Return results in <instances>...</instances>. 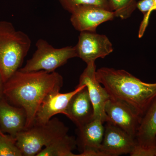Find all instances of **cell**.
Segmentation results:
<instances>
[{"instance_id":"obj_23","label":"cell","mask_w":156,"mask_h":156,"mask_svg":"<svg viewBox=\"0 0 156 156\" xmlns=\"http://www.w3.org/2000/svg\"><path fill=\"white\" fill-rule=\"evenodd\" d=\"M2 133H3V132H2V131H1V129H0V134H2Z\"/></svg>"},{"instance_id":"obj_15","label":"cell","mask_w":156,"mask_h":156,"mask_svg":"<svg viewBox=\"0 0 156 156\" xmlns=\"http://www.w3.org/2000/svg\"><path fill=\"white\" fill-rule=\"evenodd\" d=\"M65 115L73 122L77 128L93 119L94 108L86 86L71 98Z\"/></svg>"},{"instance_id":"obj_3","label":"cell","mask_w":156,"mask_h":156,"mask_svg":"<svg viewBox=\"0 0 156 156\" xmlns=\"http://www.w3.org/2000/svg\"><path fill=\"white\" fill-rule=\"evenodd\" d=\"M31 45L26 34L11 22L0 21V72L5 83L20 68Z\"/></svg>"},{"instance_id":"obj_22","label":"cell","mask_w":156,"mask_h":156,"mask_svg":"<svg viewBox=\"0 0 156 156\" xmlns=\"http://www.w3.org/2000/svg\"><path fill=\"white\" fill-rule=\"evenodd\" d=\"M154 6L153 8V11H156V0H154Z\"/></svg>"},{"instance_id":"obj_21","label":"cell","mask_w":156,"mask_h":156,"mask_svg":"<svg viewBox=\"0 0 156 156\" xmlns=\"http://www.w3.org/2000/svg\"><path fill=\"white\" fill-rule=\"evenodd\" d=\"M4 85H5V82L2 76V75L1 72H0V99L4 96Z\"/></svg>"},{"instance_id":"obj_9","label":"cell","mask_w":156,"mask_h":156,"mask_svg":"<svg viewBox=\"0 0 156 156\" xmlns=\"http://www.w3.org/2000/svg\"><path fill=\"white\" fill-rule=\"evenodd\" d=\"M96 71L95 62L87 64V67L80 76L78 86L85 85L87 87L94 108L93 119H98L104 123L108 121L105 106L110 97L96 79Z\"/></svg>"},{"instance_id":"obj_18","label":"cell","mask_w":156,"mask_h":156,"mask_svg":"<svg viewBox=\"0 0 156 156\" xmlns=\"http://www.w3.org/2000/svg\"><path fill=\"white\" fill-rule=\"evenodd\" d=\"M0 156H23L15 137L9 134H0Z\"/></svg>"},{"instance_id":"obj_7","label":"cell","mask_w":156,"mask_h":156,"mask_svg":"<svg viewBox=\"0 0 156 156\" xmlns=\"http://www.w3.org/2000/svg\"><path fill=\"white\" fill-rule=\"evenodd\" d=\"M77 57L87 64L104 58L113 51L112 44L105 35L90 31L80 32L77 44L74 46Z\"/></svg>"},{"instance_id":"obj_8","label":"cell","mask_w":156,"mask_h":156,"mask_svg":"<svg viewBox=\"0 0 156 156\" xmlns=\"http://www.w3.org/2000/svg\"><path fill=\"white\" fill-rule=\"evenodd\" d=\"M70 13L71 23L74 28L80 32H96L98 26L112 20L115 17L112 11L93 5L77 6Z\"/></svg>"},{"instance_id":"obj_19","label":"cell","mask_w":156,"mask_h":156,"mask_svg":"<svg viewBox=\"0 0 156 156\" xmlns=\"http://www.w3.org/2000/svg\"><path fill=\"white\" fill-rule=\"evenodd\" d=\"M62 8L70 13L75 7L82 5H93L112 11L108 0H57ZM113 12V11H112Z\"/></svg>"},{"instance_id":"obj_13","label":"cell","mask_w":156,"mask_h":156,"mask_svg":"<svg viewBox=\"0 0 156 156\" xmlns=\"http://www.w3.org/2000/svg\"><path fill=\"white\" fill-rule=\"evenodd\" d=\"M85 86H77L73 91L67 93H61L58 91L48 94L39 107L34 125L46 124L55 115L58 114L65 115L71 98Z\"/></svg>"},{"instance_id":"obj_16","label":"cell","mask_w":156,"mask_h":156,"mask_svg":"<svg viewBox=\"0 0 156 156\" xmlns=\"http://www.w3.org/2000/svg\"><path fill=\"white\" fill-rule=\"evenodd\" d=\"M76 140L67 134L54 140L37 154L36 156H77L73 153Z\"/></svg>"},{"instance_id":"obj_11","label":"cell","mask_w":156,"mask_h":156,"mask_svg":"<svg viewBox=\"0 0 156 156\" xmlns=\"http://www.w3.org/2000/svg\"><path fill=\"white\" fill-rule=\"evenodd\" d=\"M135 138L111 122H106L100 151L103 156L130 153L136 145Z\"/></svg>"},{"instance_id":"obj_20","label":"cell","mask_w":156,"mask_h":156,"mask_svg":"<svg viewBox=\"0 0 156 156\" xmlns=\"http://www.w3.org/2000/svg\"><path fill=\"white\" fill-rule=\"evenodd\" d=\"M154 0H140L136 3V8L144 15V18L140 26L139 37L142 36L148 23L151 13L153 11Z\"/></svg>"},{"instance_id":"obj_12","label":"cell","mask_w":156,"mask_h":156,"mask_svg":"<svg viewBox=\"0 0 156 156\" xmlns=\"http://www.w3.org/2000/svg\"><path fill=\"white\" fill-rule=\"evenodd\" d=\"M104 123L98 119L78 128L77 144L82 150L77 156H103L100 148L104 135Z\"/></svg>"},{"instance_id":"obj_10","label":"cell","mask_w":156,"mask_h":156,"mask_svg":"<svg viewBox=\"0 0 156 156\" xmlns=\"http://www.w3.org/2000/svg\"><path fill=\"white\" fill-rule=\"evenodd\" d=\"M105 111L107 122L112 123L135 138L142 117L128 105L111 98L105 104Z\"/></svg>"},{"instance_id":"obj_4","label":"cell","mask_w":156,"mask_h":156,"mask_svg":"<svg viewBox=\"0 0 156 156\" xmlns=\"http://www.w3.org/2000/svg\"><path fill=\"white\" fill-rule=\"evenodd\" d=\"M68 128L56 118L43 125H34L15 136L23 156H36L42 149L59 136L67 134Z\"/></svg>"},{"instance_id":"obj_14","label":"cell","mask_w":156,"mask_h":156,"mask_svg":"<svg viewBox=\"0 0 156 156\" xmlns=\"http://www.w3.org/2000/svg\"><path fill=\"white\" fill-rule=\"evenodd\" d=\"M27 120L23 108L11 105L5 96L0 99V129L3 133L15 137L25 130Z\"/></svg>"},{"instance_id":"obj_17","label":"cell","mask_w":156,"mask_h":156,"mask_svg":"<svg viewBox=\"0 0 156 156\" xmlns=\"http://www.w3.org/2000/svg\"><path fill=\"white\" fill-rule=\"evenodd\" d=\"M115 17L126 19L131 16L136 8V0H108Z\"/></svg>"},{"instance_id":"obj_6","label":"cell","mask_w":156,"mask_h":156,"mask_svg":"<svg viewBox=\"0 0 156 156\" xmlns=\"http://www.w3.org/2000/svg\"><path fill=\"white\" fill-rule=\"evenodd\" d=\"M131 156H156V99L141 119Z\"/></svg>"},{"instance_id":"obj_1","label":"cell","mask_w":156,"mask_h":156,"mask_svg":"<svg viewBox=\"0 0 156 156\" xmlns=\"http://www.w3.org/2000/svg\"><path fill=\"white\" fill-rule=\"evenodd\" d=\"M63 83L62 76L55 71L24 72L19 69L5 83L4 95L9 103L25 111L26 129L33 126L45 97L50 92L60 91Z\"/></svg>"},{"instance_id":"obj_5","label":"cell","mask_w":156,"mask_h":156,"mask_svg":"<svg viewBox=\"0 0 156 156\" xmlns=\"http://www.w3.org/2000/svg\"><path fill=\"white\" fill-rule=\"evenodd\" d=\"M37 49L32 57L27 61L24 67L20 69L24 72L45 71L55 72L71 58L77 57L75 47L54 48L46 40L41 39L36 44Z\"/></svg>"},{"instance_id":"obj_2","label":"cell","mask_w":156,"mask_h":156,"mask_svg":"<svg viewBox=\"0 0 156 156\" xmlns=\"http://www.w3.org/2000/svg\"><path fill=\"white\" fill-rule=\"evenodd\" d=\"M95 76L110 97L128 105L142 117L156 99V83L143 82L125 70L102 67Z\"/></svg>"}]
</instances>
